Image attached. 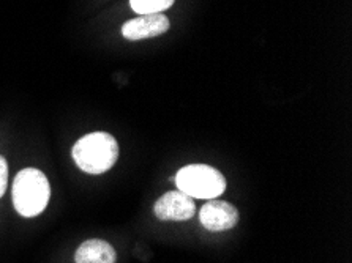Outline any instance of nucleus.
<instances>
[{
	"label": "nucleus",
	"instance_id": "nucleus-1",
	"mask_svg": "<svg viewBox=\"0 0 352 263\" xmlns=\"http://www.w3.org/2000/svg\"><path fill=\"white\" fill-rule=\"evenodd\" d=\"M119 158V145L109 133H90L73 147V159L85 174H104Z\"/></svg>",
	"mask_w": 352,
	"mask_h": 263
},
{
	"label": "nucleus",
	"instance_id": "nucleus-2",
	"mask_svg": "<svg viewBox=\"0 0 352 263\" xmlns=\"http://www.w3.org/2000/svg\"><path fill=\"white\" fill-rule=\"evenodd\" d=\"M51 187L46 175L38 169H24L13 183V205L21 216H38L47 205Z\"/></svg>",
	"mask_w": 352,
	"mask_h": 263
},
{
	"label": "nucleus",
	"instance_id": "nucleus-3",
	"mask_svg": "<svg viewBox=\"0 0 352 263\" xmlns=\"http://www.w3.org/2000/svg\"><path fill=\"white\" fill-rule=\"evenodd\" d=\"M177 190L195 198H217L226 190V179L220 170L207 164H190L175 175Z\"/></svg>",
	"mask_w": 352,
	"mask_h": 263
},
{
	"label": "nucleus",
	"instance_id": "nucleus-4",
	"mask_svg": "<svg viewBox=\"0 0 352 263\" xmlns=\"http://www.w3.org/2000/svg\"><path fill=\"white\" fill-rule=\"evenodd\" d=\"M153 211L162 221H188L195 216L196 205L193 197L177 190L160 197L153 207Z\"/></svg>",
	"mask_w": 352,
	"mask_h": 263
},
{
	"label": "nucleus",
	"instance_id": "nucleus-5",
	"mask_svg": "<svg viewBox=\"0 0 352 263\" xmlns=\"http://www.w3.org/2000/svg\"><path fill=\"white\" fill-rule=\"evenodd\" d=\"M199 219L201 224L210 232H223L232 229L239 222L240 214L237 208L229 202L212 198L201 208Z\"/></svg>",
	"mask_w": 352,
	"mask_h": 263
},
{
	"label": "nucleus",
	"instance_id": "nucleus-6",
	"mask_svg": "<svg viewBox=\"0 0 352 263\" xmlns=\"http://www.w3.org/2000/svg\"><path fill=\"white\" fill-rule=\"evenodd\" d=\"M169 30V19L162 13L153 14H140L135 19H130L122 27V35L126 40L138 41L153 38L166 34Z\"/></svg>",
	"mask_w": 352,
	"mask_h": 263
},
{
	"label": "nucleus",
	"instance_id": "nucleus-7",
	"mask_svg": "<svg viewBox=\"0 0 352 263\" xmlns=\"http://www.w3.org/2000/svg\"><path fill=\"white\" fill-rule=\"evenodd\" d=\"M117 254L113 246L103 240H87L79 246L74 255L76 263H116Z\"/></svg>",
	"mask_w": 352,
	"mask_h": 263
},
{
	"label": "nucleus",
	"instance_id": "nucleus-8",
	"mask_svg": "<svg viewBox=\"0 0 352 263\" xmlns=\"http://www.w3.org/2000/svg\"><path fill=\"white\" fill-rule=\"evenodd\" d=\"M174 0H130V7L138 14L162 13L173 7Z\"/></svg>",
	"mask_w": 352,
	"mask_h": 263
},
{
	"label": "nucleus",
	"instance_id": "nucleus-9",
	"mask_svg": "<svg viewBox=\"0 0 352 263\" xmlns=\"http://www.w3.org/2000/svg\"><path fill=\"white\" fill-rule=\"evenodd\" d=\"M7 181H8V165L3 157H0V197L7 191Z\"/></svg>",
	"mask_w": 352,
	"mask_h": 263
}]
</instances>
